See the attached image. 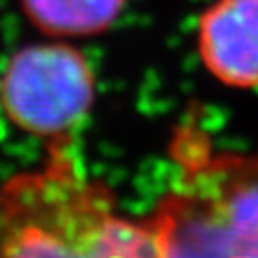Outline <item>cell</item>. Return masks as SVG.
I'll use <instances>...</instances> for the list:
<instances>
[{"mask_svg": "<svg viewBox=\"0 0 258 258\" xmlns=\"http://www.w3.org/2000/svg\"><path fill=\"white\" fill-rule=\"evenodd\" d=\"M203 67L230 88H258V0H212L195 23Z\"/></svg>", "mask_w": 258, "mask_h": 258, "instance_id": "cell-3", "label": "cell"}, {"mask_svg": "<svg viewBox=\"0 0 258 258\" xmlns=\"http://www.w3.org/2000/svg\"><path fill=\"white\" fill-rule=\"evenodd\" d=\"M69 146L48 142L40 168L0 185V258H163L153 216H120L113 191L86 178Z\"/></svg>", "mask_w": 258, "mask_h": 258, "instance_id": "cell-1", "label": "cell"}, {"mask_svg": "<svg viewBox=\"0 0 258 258\" xmlns=\"http://www.w3.org/2000/svg\"><path fill=\"white\" fill-rule=\"evenodd\" d=\"M96 102V73L83 50L52 40L25 44L0 75V109L16 128L46 142L69 138Z\"/></svg>", "mask_w": 258, "mask_h": 258, "instance_id": "cell-2", "label": "cell"}, {"mask_svg": "<svg viewBox=\"0 0 258 258\" xmlns=\"http://www.w3.org/2000/svg\"><path fill=\"white\" fill-rule=\"evenodd\" d=\"M235 258H258V247H252V249L245 250V252L237 254Z\"/></svg>", "mask_w": 258, "mask_h": 258, "instance_id": "cell-5", "label": "cell"}, {"mask_svg": "<svg viewBox=\"0 0 258 258\" xmlns=\"http://www.w3.org/2000/svg\"><path fill=\"white\" fill-rule=\"evenodd\" d=\"M128 0H19L23 16L52 38H86L109 31Z\"/></svg>", "mask_w": 258, "mask_h": 258, "instance_id": "cell-4", "label": "cell"}]
</instances>
